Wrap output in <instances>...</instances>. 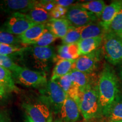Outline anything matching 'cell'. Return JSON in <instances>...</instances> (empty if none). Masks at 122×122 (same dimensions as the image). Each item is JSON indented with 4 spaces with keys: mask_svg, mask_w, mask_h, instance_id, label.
<instances>
[{
    "mask_svg": "<svg viewBox=\"0 0 122 122\" xmlns=\"http://www.w3.org/2000/svg\"><path fill=\"white\" fill-rule=\"evenodd\" d=\"M71 26L66 18L50 19L45 24L46 28L57 38L63 39Z\"/></svg>",
    "mask_w": 122,
    "mask_h": 122,
    "instance_id": "cell-15",
    "label": "cell"
},
{
    "mask_svg": "<svg viewBox=\"0 0 122 122\" xmlns=\"http://www.w3.org/2000/svg\"><path fill=\"white\" fill-rule=\"evenodd\" d=\"M60 113L62 122H76L80 117V108L74 99L67 96Z\"/></svg>",
    "mask_w": 122,
    "mask_h": 122,
    "instance_id": "cell-13",
    "label": "cell"
},
{
    "mask_svg": "<svg viewBox=\"0 0 122 122\" xmlns=\"http://www.w3.org/2000/svg\"><path fill=\"white\" fill-rule=\"evenodd\" d=\"M16 81L25 86L41 88L48 83L44 72L22 67L13 74Z\"/></svg>",
    "mask_w": 122,
    "mask_h": 122,
    "instance_id": "cell-6",
    "label": "cell"
},
{
    "mask_svg": "<svg viewBox=\"0 0 122 122\" xmlns=\"http://www.w3.org/2000/svg\"><path fill=\"white\" fill-rule=\"evenodd\" d=\"M74 2V1H71V0H56L55 1L57 5L61 6L66 8H68V7L71 6V5Z\"/></svg>",
    "mask_w": 122,
    "mask_h": 122,
    "instance_id": "cell-34",
    "label": "cell"
},
{
    "mask_svg": "<svg viewBox=\"0 0 122 122\" xmlns=\"http://www.w3.org/2000/svg\"><path fill=\"white\" fill-rule=\"evenodd\" d=\"M72 81L80 91L98 86V80L93 73H85L72 70L70 72Z\"/></svg>",
    "mask_w": 122,
    "mask_h": 122,
    "instance_id": "cell-11",
    "label": "cell"
},
{
    "mask_svg": "<svg viewBox=\"0 0 122 122\" xmlns=\"http://www.w3.org/2000/svg\"><path fill=\"white\" fill-rule=\"evenodd\" d=\"M0 43L17 46L16 44L22 42L19 36L11 34L6 30H0Z\"/></svg>",
    "mask_w": 122,
    "mask_h": 122,
    "instance_id": "cell-29",
    "label": "cell"
},
{
    "mask_svg": "<svg viewBox=\"0 0 122 122\" xmlns=\"http://www.w3.org/2000/svg\"><path fill=\"white\" fill-rule=\"evenodd\" d=\"M80 56L77 44L62 45L58 48V54L55 57L54 62L61 60H75Z\"/></svg>",
    "mask_w": 122,
    "mask_h": 122,
    "instance_id": "cell-17",
    "label": "cell"
},
{
    "mask_svg": "<svg viewBox=\"0 0 122 122\" xmlns=\"http://www.w3.org/2000/svg\"><path fill=\"white\" fill-rule=\"evenodd\" d=\"M0 83L2 84L6 90L17 92L18 88L15 86L13 74L8 70L0 66Z\"/></svg>",
    "mask_w": 122,
    "mask_h": 122,
    "instance_id": "cell-25",
    "label": "cell"
},
{
    "mask_svg": "<svg viewBox=\"0 0 122 122\" xmlns=\"http://www.w3.org/2000/svg\"><path fill=\"white\" fill-rule=\"evenodd\" d=\"M77 104L85 120L88 121L103 116L99 99L98 86L80 91Z\"/></svg>",
    "mask_w": 122,
    "mask_h": 122,
    "instance_id": "cell-3",
    "label": "cell"
},
{
    "mask_svg": "<svg viewBox=\"0 0 122 122\" xmlns=\"http://www.w3.org/2000/svg\"><path fill=\"white\" fill-rule=\"evenodd\" d=\"M23 61L27 66L44 72L52 62H54L56 54L51 46L41 47L33 46L25 47V49L20 54Z\"/></svg>",
    "mask_w": 122,
    "mask_h": 122,
    "instance_id": "cell-2",
    "label": "cell"
},
{
    "mask_svg": "<svg viewBox=\"0 0 122 122\" xmlns=\"http://www.w3.org/2000/svg\"><path fill=\"white\" fill-rule=\"evenodd\" d=\"M107 31L100 22L92 23L84 27L82 30L81 40L90 38L104 37Z\"/></svg>",
    "mask_w": 122,
    "mask_h": 122,
    "instance_id": "cell-21",
    "label": "cell"
},
{
    "mask_svg": "<svg viewBox=\"0 0 122 122\" xmlns=\"http://www.w3.org/2000/svg\"><path fill=\"white\" fill-rule=\"evenodd\" d=\"M0 122H7V120L6 117L1 111H0Z\"/></svg>",
    "mask_w": 122,
    "mask_h": 122,
    "instance_id": "cell-36",
    "label": "cell"
},
{
    "mask_svg": "<svg viewBox=\"0 0 122 122\" xmlns=\"http://www.w3.org/2000/svg\"><path fill=\"white\" fill-rule=\"evenodd\" d=\"M60 122V121H57V122Z\"/></svg>",
    "mask_w": 122,
    "mask_h": 122,
    "instance_id": "cell-41",
    "label": "cell"
},
{
    "mask_svg": "<svg viewBox=\"0 0 122 122\" xmlns=\"http://www.w3.org/2000/svg\"><path fill=\"white\" fill-rule=\"evenodd\" d=\"M38 5L49 13L57 6V5L55 1H39Z\"/></svg>",
    "mask_w": 122,
    "mask_h": 122,
    "instance_id": "cell-33",
    "label": "cell"
},
{
    "mask_svg": "<svg viewBox=\"0 0 122 122\" xmlns=\"http://www.w3.org/2000/svg\"><path fill=\"white\" fill-rule=\"evenodd\" d=\"M0 66L9 70L12 74L17 72L21 68L20 66L14 62L11 57L2 55H0Z\"/></svg>",
    "mask_w": 122,
    "mask_h": 122,
    "instance_id": "cell-30",
    "label": "cell"
},
{
    "mask_svg": "<svg viewBox=\"0 0 122 122\" xmlns=\"http://www.w3.org/2000/svg\"><path fill=\"white\" fill-rule=\"evenodd\" d=\"M40 98L51 111L58 113L67 98V94L55 81L50 80L40 88Z\"/></svg>",
    "mask_w": 122,
    "mask_h": 122,
    "instance_id": "cell-4",
    "label": "cell"
},
{
    "mask_svg": "<svg viewBox=\"0 0 122 122\" xmlns=\"http://www.w3.org/2000/svg\"><path fill=\"white\" fill-rule=\"evenodd\" d=\"M38 2L39 1L33 0H7L3 1L1 7L8 13L25 14L36 6Z\"/></svg>",
    "mask_w": 122,
    "mask_h": 122,
    "instance_id": "cell-12",
    "label": "cell"
},
{
    "mask_svg": "<svg viewBox=\"0 0 122 122\" xmlns=\"http://www.w3.org/2000/svg\"><path fill=\"white\" fill-rule=\"evenodd\" d=\"M98 91L102 114L106 117L111 105L120 93L115 71L107 65L105 66L98 77Z\"/></svg>",
    "mask_w": 122,
    "mask_h": 122,
    "instance_id": "cell-1",
    "label": "cell"
},
{
    "mask_svg": "<svg viewBox=\"0 0 122 122\" xmlns=\"http://www.w3.org/2000/svg\"><path fill=\"white\" fill-rule=\"evenodd\" d=\"M68 8H66L57 5L54 9L49 12V14L51 19H62L65 18L67 13Z\"/></svg>",
    "mask_w": 122,
    "mask_h": 122,
    "instance_id": "cell-32",
    "label": "cell"
},
{
    "mask_svg": "<svg viewBox=\"0 0 122 122\" xmlns=\"http://www.w3.org/2000/svg\"><path fill=\"white\" fill-rule=\"evenodd\" d=\"M25 122H33L32 119L30 118L29 116H28L27 115H26V119H25Z\"/></svg>",
    "mask_w": 122,
    "mask_h": 122,
    "instance_id": "cell-38",
    "label": "cell"
},
{
    "mask_svg": "<svg viewBox=\"0 0 122 122\" xmlns=\"http://www.w3.org/2000/svg\"><path fill=\"white\" fill-rule=\"evenodd\" d=\"M122 122V121H116V122Z\"/></svg>",
    "mask_w": 122,
    "mask_h": 122,
    "instance_id": "cell-40",
    "label": "cell"
},
{
    "mask_svg": "<svg viewBox=\"0 0 122 122\" xmlns=\"http://www.w3.org/2000/svg\"><path fill=\"white\" fill-rule=\"evenodd\" d=\"M6 91V89L5 87L2 84L0 83V97L1 98L5 95Z\"/></svg>",
    "mask_w": 122,
    "mask_h": 122,
    "instance_id": "cell-35",
    "label": "cell"
},
{
    "mask_svg": "<svg viewBox=\"0 0 122 122\" xmlns=\"http://www.w3.org/2000/svg\"><path fill=\"white\" fill-rule=\"evenodd\" d=\"M54 81L58 84L67 96L74 99L77 103L80 91L72 81L70 73L66 75L56 79Z\"/></svg>",
    "mask_w": 122,
    "mask_h": 122,
    "instance_id": "cell-16",
    "label": "cell"
},
{
    "mask_svg": "<svg viewBox=\"0 0 122 122\" xmlns=\"http://www.w3.org/2000/svg\"><path fill=\"white\" fill-rule=\"evenodd\" d=\"M65 18L69 22L70 25L74 27H85L95 22L98 19L94 14L76 4L68 7Z\"/></svg>",
    "mask_w": 122,
    "mask_h": 122,
    "instance_id": "cell-7",
    "label": "cell"
},
{
    "mask_svg": "<svg viewBox=\"0 0 122 122\" xmlns=\"http://www.w3.org/2000/svg\"><path fill=\"white\" fill-rule=\"evenodd\" d=\"M46 29L45 24H36L30 27L25 32L19 36L22 44L32 45L42 36Z\"/></svg>",
    "mask_w": 122,
    "mask_h": 122,
    "instance_id": "cell-18",
    "label": "cell"
},
{
    "mask_svg": "<svg viewBox=\"0 0 122 122\" xmlns=\"http://www.w3.org/2000/svg\"><path fill=\"white\" fill-rule=\"evenodd\" d=\"M83 27H74L70 26L67 33L62 39L63 45H70V44H77L81 40Z\"/></svg>",
    "mask_w": 122,
    "mask_h": 122,
    "instance_id": "cell-26",
    "label": "cell"
},
{
    "mask_svg": "<svg viewBox=\"0 0 122 122\" xmlns=\"http://www.w3.org/2000/svg\"><path fill=\"white\" fill-rule=\"evenodd\" d=\"M102 52L110 63L117 65L122 62V41L117 35L107 32L103 37Z\"/></svg>",
    "mask_w": 122,
    "mask_h": 122,
    "instance_id": "cell-5",
    "label": "cell"
},
{
    "mask_svg": "<svg viewBox=\"0 0 122 122\" xmlns=\"http://www.w3.org/2000/svg\"><path fill=\"white\" fill-rule=\"evenodd\" d=\"M76 5L87 11L94 14L98 18V19H100L103 10L106 6L105 2L102 0H94L80 3Z\"/></svg>",
    "mask_w": 122,
    "mask_h": 122,
    "instance_id": "cell-23",
    "label": "cell"
},
{
    "mask_svg": "<svg viewBox=\"0 0 122 122\" xmlns=\"http://www.w3.org/2000/svg\"><path fill=\"white\" fill-rule=\"evenodd\" d=\"M118 36V37H119L120 38V39H121V40L122 41V33H120V34L119 35V36Z\"/></svg>",
    "mask_w": 122,
    "mask_h": 122,
    "instance_id": "cell-39",
    "label": "cell"
},
{
    "mask_svg": "<svg viewBox=\"0 0 122 122\" xmlns=\"http://www.w3.org/2000/svg\"><path fill=\"white\" fill-rule=\"evenodd\" d=\"M107 118L110 120V122L122 121V94L119 93L118 97L111 105Z\"/></svg>",
    "mask_w": 122,
    "mask_h": 122,
    "instance_id": "cell-24",
    "label": "cell"
},
{
    "mask_svg": "<svg viewBox=\"0 0 122 122\" xmlns=\"http://www.w3.org/2000/svg\"><path fill=\"white\" fill-rule=\"evenodd\" d=\"M122 7V1H112L110 4L106 5L101 16L100 23L107 32L108 28L114 18Z\"/></svg>",
    "mask_w": 122,
    "mask_h": 122,
    "instance_id": "cell-14",
    "label": "cell"
},
{
    "mask_svg": "<svg viewBox=\"0 0 122 122\" xmlns=\"http://www.w3.org/2000/svg\"><path fill=\"white\" fill-rule=\"evenodd\" d=\"M75 60H61L58 61L53 69L51 80L56 79L66 75L72 71Z\"/></svg>",
    "mask_w": 122,
    "mask_h": 122,
    "instance_id": "cell-22",
    "label": "cell"
},
{
    "mask_svg": "<svg viewBox=\"0 0 122 122\" xmlns=\"http://www.w3.org/2000/svg\"><path fill=\"white\" fill-rule=\"evenodd\" d=\"M35 24L23 13L12 14L5 24L6 31L19 36Z\"/></svg>",
    "mask_w": 122,
    "mask_h": 122,
    "instance_id": "cell-8",
    "label": "cell"
},
{
    "mask_svg": "<svg viewBox=\"0 0 122 122\" xmlns=\"http://www.w3.org/2000/svg\"><path fill=\"white\" fill-rule=\"evenodd\" d=\"M101 52L102 51L101 49H98L89 54L80 56L75 60L72 70L85 73H93L98 66Z\"/></svg>",
    "mask_w": 122,
    "mask_h": 122,
    "instance_id": "cell-9",
    "label": "cell"
},
{
    "mask_svg": "<svg viewBox=\"0 0 122 122\" xmlns=\"http://www.w3.org/2000/svg\"><path fill=\"white\" fill-rule=\"evenodd\" d=\"M103 37L90 38L82 39L78 44L80 56L89 54L99 49L103 42Z\"/></svg>",
    "mask_w": 122,
    "mask_h": 122,
    "instance_id": "cell-20",
    "label": "cell"
},
{
    "mask_svg": "<svg viewBox=\"0 0 122 122\" xmlns=\"http://www.w3.org/2000/svg\"><path fill=\"white\" fill-rule=\"evenodd\" d=\"M23 107L29 116L35 122H52L51 110L42 102L35 104L25 103Z\"/></svg>",
    "mask_w": 122,
    "mask_h": 122,
    "instance_id": "cell-10",
    "label": "cell"
},
{
    "mask_svg": "<svg viewBox=\"0 0 122 122\" xmlns=\"http://www.w3.org/2000/svg\"><path fill=\"white\" fill-rule=\"evenodd\" d=\"M25 48V47L0 43V55L9 56V55L20 54Z\"/></svg>",
    "mask_w": 122,
    "mask_h": 122,
    "instance_id": "cell-31",
    "label": "cell"
},
{
    "mask_svg": "<svg viewBox=\"0 0 122 122\" xmlns=\"http://www.w3.org/2000/svg\"><path fill=\"white\" fill-rule=\"evenodd\" d=\"M119 76L120 79L122 80V62L119 64Z\"/></svg>",
    "mask_w": 122,
    "mask_h": 122,
    "instance_id": "cell-37",
    "label": "cell"
},
{
    "mask_svg": "<svg viewBox=\"0 0 122 122\" xmlns=\"http://www.w3.org/2000/svg\"><path fill=\"white\" fill-rule=\"evenodd\" d=\"M38 3L36 6L33 7L24 14L30 21L35 23L45 24L51 18L49 13L42 7L39 6Z\"/></svg>",
    "mask_w": 122,
    "mask_h": 122,
    "instance_id": "cell-19",
    "label": "cell"
},
{
    "mask_svg": "<svg viewBox=\"0 0 122 122\" xmlns=\"http://www.w3.org/2000/svg\"><path fill=\"white\" fill-rule=\"evenodd\" d=\"M57 39V37L51 33L48 30L45 29L43 34L32 45L36 46L47 47Z\"/></svg>",
    "mask_w": 122,
    "mask_h": 122,
    "instance_id": "cell-28",
    "label": "cell"
},
{
    "mask_svg": "<svg viewBox=\"0 0 122 122\" xmlns=\"http://www.w3.org/2000/svg\"><path fill=\"white\" fill-rule=\"evenodd\" d=\"M107 32L117 36H119L122 33V7L111 23L108 28Z\"/></svg>",
    "mask_w": 122,
    "mask_h": 122,
    "instance_id": "cell-27",
    "label": "cell"
}]
</instances>
